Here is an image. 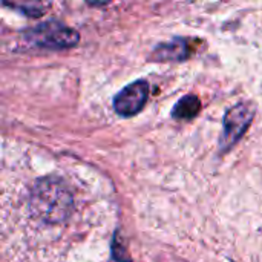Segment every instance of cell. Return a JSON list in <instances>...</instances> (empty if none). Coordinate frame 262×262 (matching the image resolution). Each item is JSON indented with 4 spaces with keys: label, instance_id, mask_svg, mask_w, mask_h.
<instances>
[{
    "label": "cell",
    "instance_id": "6da1fadb",
    "mask_svg": "<svg viewBox=\"0 0 262 262\" xmlns=\"http://www.w3.org/2000/svg\"><path fill=\"white\" fill-rule=\"evenodd\" d=\"M23 209L25 218L38 232H61L74 221V189L60 177H40L32 184L25 186Z\"/></svg>",
    "mask_w": 262,
    "mask_h": 262
},
{
    "label": "cell",
    "instance_id": "7a4b0ae2",
    "mask_svg": "<svg viewBox=\"0 0 262 262\" xmlns=\"http://www.w3.org/2000/svg\"><path fill=\"white\" fill-rule=\"evenodd\" d=\"M25 38L37 48L66 49L78 43V32L61 21L48 20L25 32Z\"/></svg>",
    "mask_w": 262,
    "mask_h": 262
},
{
    "label": "cell",
    "instance_id": "3957f363",
    "mask_svg": "<svg viewBox=\"0 0 262 262\" xmlns=\"http://www.w3.org/2000/svg\"><path fill=\"white\" fill-rule=\"evenodd\" d=\"M253 109L247 103H238L230 107L224 115V132L221 138V147L230 149L249 129L253 120Z\"/></svg>",
    "mask_w": 262,
    "mask_h": 262
},
{
    "label": "cell",
    "instance_id": "277c9868",
    "mask_svg": "<svg viewBox=\"0 0 262 262\" xmlns=\"http://www.w3.org/2000/svg\"><path fill=\"white\" fill-rule=\"evenodd\" d=\"M149 95V84L144 80H137L121 89L114 98V109L121 117H132L138 114Z\"/></svg>",
    "mask_w": 262,
    "mask_h": 262
},
{
    "label": "cell",
    "instance_id": "5b68a950",
    "mask_svg": "<svg viewBox=\"0 0 262 262\" xmlns=\"http://www.w3.org/2000/svg\"><path fill=\"white\" fill-rule=\"evenodd\" d=\"M157 60H183L187 57V45L181 38H175L169 43L157 46L154 51Z\"/></svg>",
    "mask_w": 262,
    "mask_h": 262
},
{
    "label": "cell",
    "instance_id": "8992f818",
    "mask_svg": "<svg viewBox=\"0 0 262 262\" xmlns=\"http://www.w3.org/2000/svg\"><path fill=\"white\" fill-rule=\"evenodd\" d=\"M200 109H201L200 98L193 97V95H187L175 104L172 115L175 118H180V120H190L200 112Z\"/></svg>",
    "mask_w": 262,
    "mask_h": 262
}]
</instances>
